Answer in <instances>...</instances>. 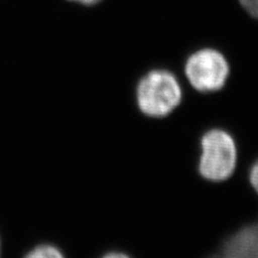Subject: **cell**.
<instances>
[{
  "label": "cell",
  "mask_w": 258,
  "mask_h": 258,
  "mask_svg": "<svg viewBox=\"0 0 258 258\" xmlns=\"http://www.w3.org/2000/svg\"><path fill=\"white\" fill-rule=\"evenodd\" d=\"M185 74L197 91L214 92L225 85L229 75V66L223 54L205 48L194 53L187 59Z\"/></svg>",
  "instance_id": "3"
},
{
  "label": "cell",
  "mask_w": 258,
  "mask_h": 258,
  "mask_svg": "<svg viewBox=\"0 0 258 258\" xmlns=\"http://www.w3.org/2000/svg\"><path fill=\"white\" fill-rule=\"evenodd\" d=\"M101 258H131V257L120 252H110V253H107L106 255H103Z\"/></svg>",
  "instance_id": "8"
},
{
  "label": "cell",
  "mask_w": 258,
  "mask_h": 258,
  "mask_svg": "<svg viewBox=\"0 0 258 258\" xmlns=\"http://www.w3.org/2000/svg\"><path fill=\"white\" fill-rule=\"evenodd\" d=\"M71 2H77L85 6H93V5H96L97 3H99L100 0H71Z\"/></svg>",
  "instance_id": "9"
},
{
  "label": "cell",
  "mask_w": 258,
  "mask_h": 258,
  "mask_svg": "<svg viewBox=\"0 0 258 258\" xmlns=\"http://www.w3.org/2000/svg\"><path fill=\"white\" fill-rule=\"evenodd\" d=\"M209 258H223V256L221 254H216V255H213V256H210Z\"/></svg>",
  "instance_id": "10"
},
{
  "label": "cell",
  "mask_w": 258,
  "mask_h": 258,
  "mask_svg": "<svg viewBox=\"0 0 258 258\" xmlns=\"http://www.w3.org/2000/svg\"><path fill=\"white\" fill-rule=\"evenodd\" d=\"M219 254L223 258H258V221L232 233Z\"/></svg>",
  "instance_id": "4"
},
{
  "label": "cell",
  "mask_w": 258,
  "mask_h": 258,
  "mask_svg": "<svg viewBox=\"0 0 258 258\" xmlns=\"http://www.w3.org/2000/svg\"><path fill=\"white\" fill-rule=\"evenodd\" d=\"M24 258H64V256L55 245L40 244L31 248Z\"/></svg>",
  "instance_id": "5"
},
{
  "label": "cell",
  "mask_w": 258,
  "mask_h": 258,
  "mask_svg": "<svg viewBox=\"0 0 258 258\" xmlns=\"http://www.w3.org/2000/svg\"><path fill=\"white\" fill-rule=\"evenodd\" d=\"M239 2L249 15L258 19V0H239Z\"/></svg>",
  "instance_id": "6"
},
{
  "label": "cell",
  "mask_w": 258,
  "mask_h": 258,
  "mask_svg": "<svg viewBox=\"0 0 258 258\" xmlns=\"http://www.w3.org/2000/svg\"><path fill=\"white\" fill-rule=\"evenodd\" d=\"M199 171L210 181H225L233 173L237 163V149L232 137L224 131L213 129L201 139Z\"/></svg>",
  "instance_id": "2"
},
{
  "label": "cell",
  "mask_w": 258,
  "mask_h": 258,
  "mask_svg": "<svg viewBox=\"0 0 258 258\" xmlns=\"http://www.w3.org/2000/svg\"><path fill=\"white\" fill-rule=\"evenodd\" d=\"M249 180H251L252 186L258 192V161L251 169V173H249Z\"/></svg>",
  "instance_id": "7"
},
{
  "label": "cell",
  "mask_w": 258,
  "mask_h": 258,
  "mask_svg": "<svg viewBox=\"0 0 258 258\" xmlns=\"http://www.w3.org/2000/svg\"><path fill=\"white\" fill-rule=\"evenodd\" d=\"M0 251H2V240H0Z\"/></svg>",
  "instance_id": "11"
},
{
  "label": "cell",
  "mask_w": 258,
  "mask_h": 258,
  "mask_svg": "<svg viewBox=\"0 0 258 258\" xmlns=\"http://www.w3.org/2000/svg\"><path fill=\"white\" fill-rule=\"evenodd\" d=\"M182 90L176 78L166 70H153L144 76L137 87V102L142 113L163 117L179 106Z\"/></svg>",
  "instance_id": "1"
}]
</instances>
